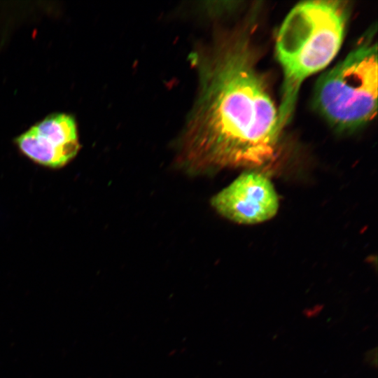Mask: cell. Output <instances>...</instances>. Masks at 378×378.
<instances>
[{
	"instance_id": "cell-4",
	"label": "cell",
	"mask_w": 378,
	"mask_h": 378,
	"mask_svg": "<svg viewBox=\"0 0 378 378\" xmlns=\"http://www.w3.org/2000/svg\"><path fill=\"white\" fill-rule=\"evenodd\" d=\"M15 143L31 161L52 169L68 164L80 148L75 119L66 113L48 115L18 136Z\"/></svg>"
},
{
	"instance_id": "cell-5",
	"label": "cell",
	"mask_w": 378,
	"mask_h": 378,
	"mask_svg": "<svg viewBox=\"0 0 378 378\" xmlns=\"http://www.w3.org/2000/svg\"><path fill=\"white\" fill-rule=\"evenodd\" d=\"M211 204L224 217L238 223L254 224L272 218L279 200L267 176L259 172H247L219 192Z\"/></svg>"
},
{
	"instance_id": "cell-3",
	"label": "cell",
	"mask_w": 378,
	"mask_h": 378,
	"mask_svg": "<svg viewBox=\"0 0 378 378\" xmlns=\"http://www.w3.org/2000/svg\"><path fill=\"white\" fill-rule=\"evenodd\" d=\"M376 29L370 28L346 57L321 75L316 83L314 106L339 132L359 129L377 113Z\"/></svg>"
},
{
	"instance_id": "cell-1",
	"label": "cell",
	"mask_w": 378,
	"mask_h": 378,
	"mask_svg": "<svg viewBox=\"0 0 378 378\" xmlns=\"http://www.w3.org/2000/svg\"><path fill=\"white\" fill-rule=\"evenodd\" d=\"M190 57L200 92L182 137L183 164L200 172L272 162L282 130L249 39L227 34Z\"/></svg>"
},
{
	"instance_id": "cell-2",
	"label": "cell",
	"mask_w": 378,
	"mask_h": 378,
	"mask_svg": "<svg viewBox=\"0 0 378 378\" xmlns=\"http://www.w3.org/2000/svg\"><path fill=\"white\" fill-rule=\"evenodd\" d=\"M349 6L342 1H308L296 5L284 19L276 39L283 70L278 106L283 130L293 116L300 86L337 54L344 37Z\"/></svg>"
}]
</instances>
